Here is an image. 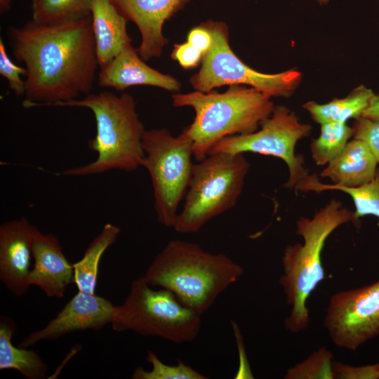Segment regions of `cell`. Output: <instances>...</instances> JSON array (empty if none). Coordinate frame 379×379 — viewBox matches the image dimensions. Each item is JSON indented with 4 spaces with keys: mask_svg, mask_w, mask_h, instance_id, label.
<instances>
[{
    "mask_svg": "<svg viewBox=\"0 0 379 379\" xmlns=\"http://www.w3.org/2000/svg\"><path fill=\"white\" fill-rule=\"evenodd\" d=\"M352 128L353 138L364 142L379 164V120L361 117L355 119Z\"/></svg>",
    "mask_w": 379,
    "mask_h": 379,
    "instance_id": "cell-28",
    "label": "cell"
},
{
    "mask_svg": "<svg viewBox=\"0 0 379 379\" xmlns=\"http://www.w3.org/2000/svg\"><path fill=\"white\" fill-rule=\"evenodd\" d=\"M11 0H0V13L4 14L11 8Z\"/></svg>",
    "mask_w": 379,
    "mask_h": 379,
    "instance_id": "cell-33",
    "label": "cell"
},
{
    "mask_svg": "<svg viewBox=\"0 0 379 379\" xmlns=\"http://www.w3.org/2000/svg\"><path fill=\"white\" fill-rule=\"evenodd\" d=\"M32 20L54 25L91 15L93 0H31Z\"/></svg>",
    "mask_w": 379,
    "mask_h": 379,
    "instance_id": "cell-22",
    "label": "cell"
},
{
    "mask_svg": "<svg viewBox=\"0 0 379 379\" xmlns=\"http://www.w3.org/2000/svg\"><path fill=\"white\" fill-rule=\"evenodd\" d=\"M119 233L118 226L105 224L88 244L82 258L73 263V283L79 291L95 293L101 258L106 250L116 242Z\"/></svg>",
    "mask_w": 379,
    "mask_h": 379,
    "instance_id": "cell-21",
    "label": "cell"
},
{
    "mask_svg": "<svg viewBox=\"0 0 379 379\" xmlns=\"http://www.w3.org/2000/svg\"><path fill=\"white\" fill-rule=\"evenodd\" d=\"M53 106L89 109L96 124L95 135L88 141L90 149L97 154L96 159L86 165L67 168L58 175L82 177L112 170L131 172L142 166L145 129L131 95L102 91Z\"/></svg>",
    "mask_w": 379,
    "mask_h": 379,
    "instance_id": "cell-4",
    "label": "cell"
},
{
    "mask_svg": "<svg viewBox=\"0 0 379 379\" xmlns=\"http://www.w3.org/2000/svg\"><path fill=\"white\" fill-rule=\"evenodd\" d=\"M362 117L372 120H379V93L374 94Z\"/></svg>",
    "mask_w": 379,
    "mask_h": 379,
    "instance_id": "cell-32",
    "label": "cell"
},
{
    "mask_svg": "<svg viewBox=\"0 0 379 379\" xmlns=\"http://www.w3.org/2000/svg\"><path fill=\"white\" fill-rule=\"evenodd\" d=\"M115 307L105 298L78 291L54 318L25 337L19 346L28 347L76 331L100 330L112 323Z\"/></svg>",
    "mask_w": 379,
    "mask_h": 379,
    "instance_id": "cell-12",
    "label": "cell"
},
{
    "mask_svg": "<svg viewBox=\"0 0 379 379\" xmlns=\"http://www.w3.org/2000/svg\"><path fill=\"white\" fill-rule=\"evenodd\" d=\"M326 190H338L349 194L353 200L354 217L357 221L366 215H374L379 218V168L375 177L368 183L356 187L324 184L319 180L310 188V191L321 192Z\"/></svg>",
    "mask_w": 379,
    "mask_h": 379,
    "instance_id": "cell-24",
    "label": "cell"
},
{
    "mask_svg": "<svg viewBox=\"0 0 379 379\" xmlns=\"http://www.w3.org/2000/svg\"><path fill=\"white\" fill-rule=\"evenodd\" d=\"M271 98L241 85L230 86L222 93L196 91L172 96L175 107H190L194 111L192 122L182 133L191 140L198 162L221 140L256 131L274 108Z\"/></svg>",
    "mask_w": 379,
    "mask_h": 379,
    "instance_id": "cell-5",
    "label": "cell"
},
{
    "mask_svg": "<svg viewBox=\"0 0 379 379\" xmlns=\"http://www.w3.org/2000/svg\"><path fill=\"white\" fill-rule=\"evenodd\" d=\"M39 232L25 218L0 225V280L13 295H25L33 260L32 244Z\"/></svg>",
    "mask_w": 379,
    "mask_h": 379,
    "instance_id": "cell-13",
    "label": "cell"
},
{
    "mask_svg": "<svg viewBox=\"0 0 379 379\" xmlns=\"http://www.w3.org/2000/svg\"><path fill=\"white\" fill-rule=\"evenodd\" d=\"M33 267L28 281L38 286L48 298H62L74 281L73 264L63 253L53 234L39 232L32 244Z\"/></svg>",
    "mask_w": 379,
    "mask_h": 379,
    "instance_id": "cell-15",
    "label": "cell"
},
{
    "mask_svg": "<svg viewBox=\"0 0 379 379\" xmlns=\"http://www.w3.org/2000/svg\"><path fill=\"white\" fill-rule=\"evenodd\" d=\"M147 361L152 365L151 370L136 367L131 375L133 379H206V376L190 366L178 360L176 365L162 362L152 350L147 354Z\"/></svg>",
    "mask_w": 379,
    "mask_h": 379,
    "instance_id": "cell-26",
    "label": "cell"
},
{
    "mask_svg": "<svg viewBox=\"0 0 379 379\" xmlns=\"http://www.w3.org/2000/svg\"><path fill=\"white\" fill-rule=\"evenodd\" d=\"M323 326L335 346L349 351L379 336V279L333 294Z\"/></svg>",
    "mask_w": 379,
    "mask_h": 379,
    "instance_id": "cell-11",
    "label": "cell"
},
{
    "mask_svg": "<svg viewBox=\"0 0 379 379\" xmlns=\"http://www.w3.org/2000/svg\"><path fill=\"white\" fill-rule=\"evenodd\" d=\"M348 222L359 227L354 211L332 199L312 218H300L295 233L302 243L288 245L284 251L283 273L279 283L285 295L290 312L284 320L286 329L293 333L305 330L310 316L307 301L312 293L325 279L321 254L328 237L340 226Z\"/></svg>",
    "mask_w": 379,
    "mask_h": 379,
    "instance_id": "cell-3",
    "label": "cell"
},
{
    "mask_svg": "<svg viewBox=\"0 0 379 379\" xmlns=\"http://www.w3.org/2000/svg\"><path fill=\"white\" fill-rule=\"evenodd\" d=\"M333 353L322 347L312 352L305 359L288 368L284 379H334Z\"/></svg>",
    "mask_w": 379,
    "mask_h": 379,
    "instance_id": "cell-25",
    "label": "cell"
},
{
    "mask_svg": "<svg viewBox=\"0 0 379 379\" xmlns=\"http://www.w3.org/2000/svg\"><path fill=\"white\" fill-rule=\"evenodd\" d=\"M112 328L174 343L194 341L201 328V315L186 307L169 291L155 290L139 277L131 281L124 302L116 305Z\"/></svg>",
    "mask_w": 379,
    "mask_h": 379,
    "instance_id": "cell-7",
    "label": "cell"
},
{
    "mask_svg": "<svg viewBox=\"0 0 379 379\" xmlns=\"http://www.w3.org/2000/svg\"><path fill=\"white\" fill-rule=\"evenodd\" d=\"M14 57L25 65V108L53 106L91 93L98 60L91 15L46 25L11 27Z\"/></svg>",
    "mask_w": 379,
    "mask_h": 379,
    "instance_id": "cell-1",
    "label": "cell"
},
{
    "mask_svg": "<svg viewBox=\"0 0 379 379\" xmlns=\"http://www.w3.org/2000/svg\"><path fill=\"white\" fill-rule=\"evenodd\" d=\"M204 55L189 42L175 44L171 58L176 60L184 69L197 67L202 60Z\"/></svg>",
    "mask_w": 379,
    "mask_h": 379,
    "instance_id": "cell-30",
    "label": "cell"
},
{
    "mask_svg": "<svg viewBox=\"0 0 379 379\" xmlns=\"http://www.w3.org/2000/svg\"><path fill=\"white\" fill-rule=\"evenodd\" d=\"M187 41L204 55L212 46L213 36L204 22L189 32Z\"/></svg>",
    "mask_w": 379,
    "mask_h": 379,
    "instance_id": "cell-31",
    "label": "cell"
},
{
    "mask_svg": "<svg viewBox=\"0 0 379 379\" xmlns=\"http://www.w3.org/2000/svg\"><path fill=\"white\" fill-rule=\"evenodd\" d=\"M142 148V166L152 180L157 219L172 227L192 174V143L182 133L174 136L166 128L152 129L144 133Z\"/></svg>",
    "mask_w": 379,
    "mask_h": 379,
    "instance_id": "cell-8",
    "label": "cell"
},
{
    "mask_svg": "<svg viewBox=\"0 0 379 379\" xmlns=\"http://www.w3.org/2000/svg\"><path fill=\"white\" fill-rule=\"evenodd\" d=\"M378 163L361 140L353 138L342 152L329 162L320 173L333 185L356 187L370 182L375 175Z\"/></svg>",
    "mask_w": 379,
    "mask_h": 379,
    "instance_id": "cell-18",
    "label": "cell"
},
{
    "mask_svg": "<svg viewBox=\"0 0 379 379\" xmlns=\"http://www.w3.org/2000/svg\"><path fill=\"white\" fill-rule=\"evenodd\" d=\"M331 0H317L320 5H326L329 3Z\"/></svg>",
    "mask_w": 379,
    "mask_h": 379,
    "instance_id": "cell-34",
    "label": "cell"
},
{
    "mask_svg": "<svg viewBox=\"0 0 379 379\" xmlns=\"http://www.w3.org/2000/svg\"><path fill=\"white\" fill-rule=\"evenodd\" d=\"M374 94L371 89L361 85L345 98H335L324 104L310 101L302 107L319 124L328 121L347 124L350 119L362 117Z\"/></svg>",
    "mask_w": 379,
    "mask_h": 379,
    "instance_id": "cell-20",
    "label": "cell"
},
{
    "mask_svg": "<svg viewBox=\"0 0 379 379\" xmlns=\"http://www.w3.org/2000/svg\"><path fill=\"white\" fill-rule=\"evenodd\" d=\"M244 273L242 266L223 253H212L196 243L173 239L157 254L143 276L151 286L171 291L202 316Z\"/></svg>",
    "mask_w": 379,
    "mask_h": 379,
    "instance_id": "cell-2",
    "label": "cell"
},
{
    "mask_svg": "<svg viewBox=\"0 0 379 379\" xmlns=\"http://www.w3.org/2000/svg\"><path fill=\"white\" fill-rule=\"evenodd\" d=\"M91 14L98 64L102 67L131 43L127 20L109 0H93Z\"/></svg>",
    "mask_w": 379,
    "mask_h": 379,
    "instance_id": "cell-17",
    "label": "cell"
},
{
    "mask_svg": "<svg viewBox=\"0 0 379 379\" xmlns=\"http://www.w3.org/2000/svg\"><path fill=\"white\" fill-rule=\"evenodd\" d=\"M16 331L15 321L9 317H0V370L13 369L28 379H44L47 364L34 350L16 347L12 338Z\"/></svg>",
    "mask_w": 379,
    "mask_h": 379,
    "instance_id": "cell-19",
    "label": "cell"
},
{
    "mask_svg": "<svg viewBox=\"0 0 379 379\" xmlns=\"http://www.w3.org/2000/svg\"><path fill=\"white\" fill-rule=\"evenodd\" d=\"M334 379H379V362L364 366H351L333 361Z\"/></svg>",
    "mask_w": 379,
    "mask_h": 379,
    "instance_id": "cell-29",
    "label": "cell"
},
{
    "mask_svg": "<svg viewBox=\"0 0 379 379\" xmlns=\"http://www.w3.org/2000/svg\"><path fill=\"white\" fill-rule=\"evenodd\" d=\"M141 34L137 49L143 60L161 55L168 40L163 34L164 22L184 8L190 0H109Z\"/></svg>",
    "mask_w": 379,
    "mask_h": 379,
    "instance_id": "cell-14",
    "label": "cell"
},
{
    "mask_svg": "<svg viewBox=\"0 0 379 379\" xmlns=\"http://www.w3.org/2000/svg\"><path fill=\"white\" fill-rule=\"evenodd\" d=\"M321 125L319 137L311 142V156L318 166H325L335 158L345 148L352 128L346 123L328 121Z\"/></svg>",
    "mask_w": 379,
    "mask_h": 379,
    "instance_id": "cell-23",
    "label": "cell"
},
{
    "mask_svg": "<svg viewBox=\"0 0 379 379\" xmlns=\"http://www.w3.org/2000/svg\"><path fill=\"white\" fill-rule=\"evenodd\" d=\"M204 24L212 34L213 44L203 56L200 70L190 79L196 91L208 93L222 86L245 85L272 98H288L300 84L302 75L295 69L277 74L252 69L232 51L226 24L213 20Z\"/></svg>",
    "mask_w": 379,
    "mask_h": 379,
    "instance_id": "cell-10",
    "label": "cell"
},
{
    "mask_svg": "<svg viewBox=\"0 0 379 379\" xmlns=\"http://www.w3.org/2000/svg\"><path fill=\"white\" fill-rule=\"evenodd\" d=\"M244 154L211 153L194 164L173 228L179 233L199 231L209 220L232 208L239 198L249 171Z\"/></svg>",
    "mask_w": 379,
    "mask_h": 379,
    "instance_id": "cell-6",
    "label": "cell"
},
{
    "mask_svg": "<svg viewBox=\"0 0 379 379\" xmlns=\"http://www.w3.org/2000/svg\"><path fill=\"white\" fill-rule=\"evenodd\" d=\"M25 68L16 65L7 54L5 44L0 38V74L6 78L9 88L16 96H22L25 93V81L22 75H26Z\"/></svg>",
    "mask_w": 379,
    "mask_h": 379,
    "instance_id": "cell-27",
    "label": "cell"
},
{
    "mask_svg": "<svg viewBox=\"0 0 379 379\" xmlns=\"http://www.w3.org/2000/svg\"><path fill=\"white\" fill-rule=\"evenodd\" d=\"M100 87L124 91L136 85L156 86L176 92L180 89L179 81L145 63L131 43L105 66L98 74Z\"/></svg>",
    "mask_w": 379,
    "mask_h": 379,
    "instance_id": "cell-16",
    "label": "cell"
},
{
    "mask_svg": "<svg viewBox=\"0 0 379 379\" xmlns=\"http://www.w3.org/2000/svg\"><path fill=\"white\" fill-rule=\"evenodd\" d=\"M256 131L227 137L217 142L209 154L257 153L282 159L289 172L284 187L299 192H308L309 186L319 180L310 174L305 166L302 155L296 154L298 142L308 136L312 126L302 123L295 113L285 106H274L272 114L264 120Z\"/></svg>",
    "mask_w": 379,
    "mask_h": 379,
    "instance_id": "cell-9",
    "label": "cell"
}]
</instances>
